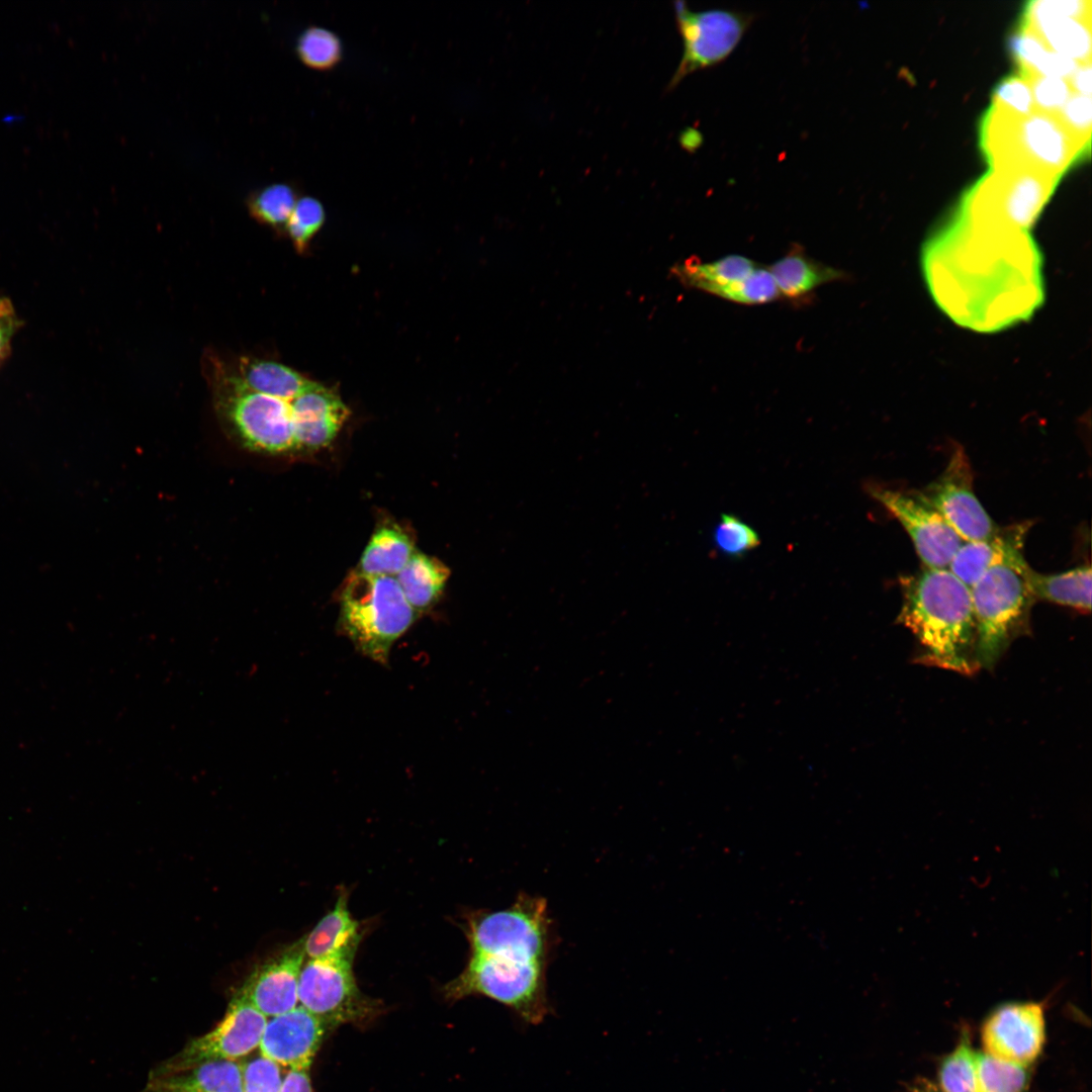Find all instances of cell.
Here are the masks:
<instances>
[{
    "label": "cell",
    "instance_id": "1",
    "mask_svg": "<svg viewBox=\"0 0 1092 1092\" xmlns=\"http://www.w3.org/2000/svg\"><path fill=\"white\" fill-rule=\"evenodd\" d=\"M928 291L954 324L996 333L1044 300L1042 254L1029 232L976 222L956 210L923 245Z\"/></svg>",
    "mask_w": 1092,
    "mask_h": 1092
},
{
    "label": "cell",
    "instance_id": "2",
    "mask_svg": "<svg viewBox=\"0 0 1092 1092\" xmlns=\"http://www.w3.org/2000/svg\"><path fill=\"white\" fill-rule=\"evenodd\" d=\"M468 938L470 960L447 995H483L528 1024L543 1022L551 1011L546 973L554 940L547 901L520 893L506 909L473 915Z\"/></svg>",
    "mask_w": 1092,
    "mask_h": 1092
},
{
    "label": "cell",
    "instance_id": "3",
    "mask_svg": "<svg viewBox=\"0 0 1092 1092\" xmlns=\"http://www.w3.org/2000/svg\"><path fill=\"white\" fill-rule=\"evenodd\" d=\"M898 622L917 639L920 659L944 669L972 673L977 663V625L970 588L947 568L902 576Z\"/></svg>",
    "mask_w": 1092,
    "mask_h": 1092
},
{
    "label": "cell",
    "instance_id": "4",
    "mask_svg": "<svg viewBox=\"0 0 1092 1092\" xmlns=\"http://www.w3.org/2000/svg\"><path fill=\"white\" fill-rule=\"evenodd\" d=\"M980 146L990 169L1039 172L1060 179L1090 152L1055 114L1013 115L991 104L980 124Z\"/></svg>",
    "mask_w": 1092,
    "mask_h": 1092
},
{
    "label": "cell",
    "instance_id": "5",
    "mask_svg": "<svg viewBox=\"0 0 1092 1092\" xmlns=\"http://www.w3.org/2000/svg\"><path fill=\"white\" fill-rule=\"evenodd\" d=\"M205 372L216 412L241 445L269 455L297 451L293 398L251 389L233 367L214 356H208Z\"/></svg>",
    "mask_w": 1092,
    "mask_h": 1092
},
{
    "label": "cell",
    "instance_id": "6",
    "mask_svg": "<svg viewBox=\"0 0 1092 1092\" xmlns=\"http://www.w3.org/2000/svg\"><path fill=\"white\" fill-rule=\"evenodd\" d=\"M418 617L393 576L357 570L341 590L340 631L359 653L381 665L388 663L394 643Z\"/></svg>",
    "mask_w": 1092,
    "mask_h": 1092
},
{
    "label": "cell",
    "instance_id": "7",
    "mask_svg": "<svg viewBox=\"0 0 1092 1092\" xmlns=\"http://www.w3.org/2000/svg\"><path fill=\"white\" fill-rule=\"evenodd\" d=\"M1025 559L997 565L970 587L977 625L978 666L992 667L1011 642L1028 631L1035 601Z\"/></svg>",
    "mask_w": 1092,
    "mask_h": 1092
},
{
    "label": "cell",
    "instance_id": "8",
    "mask_svg": "<svg viewBox=\"0 0 1092 1092\" xmlns=\"http://www.w3.org/2000/svg\"><path fill=\"white\" fill-rule=\"evenodd\" d=\"M1059 180L1029 170L990 169L954 210L973 221L1029 232Z\"/></svg>",
    "mask_w": 1092,
    "mask_h": 1092
},
{
    "label": "cell",
    "instance_id": "9",
    "mask_svg": "<svg viewBox=\"0 0 1092 1092\" xmlns=\"http://www.w3.org/2000/svg\"><path fill=\"white\" fill-rule=\"evenodd\" d=\"M673 7L684 53L668 83V90L689 74L725 60L755 17L751 12L730 8L693 11L685 1L679 0L673 2Z\"/></svg>",
    "mask_w": 1092,
    "mask_h": 1092
},
{
    "label": "cell",
    "instance_id": "10",
    "mask_svg": "<svg viewBox=\"0 0 1092 1092\" xmlns=\"http://www.w3.org/2000/svg\"><path fill=\"white\" fill-rule=\"evenodd\" d=\"M866 490L902 525L925 567H948L964 541L920 490L874 481L866 484Z\"/></svg>",
    "mask_w": 1092,
    "mask_h": 1092
},
{
    "label": "cell",
    "instance_id": "11",
    "mask_svg": "<svg viewBox=\"0 0 1092 1092\" xmlns=\"http://www.w3.org/2000/svg\"><path fill=\"white\" fill-rule=\"evenodd\" d=\"M266 1022L267 1017L239 992L212 1030L189 1041L153 1073L177 1072L209 1061L243 1059L259 1048Z\"/></svg>",
    "mask_w": 1092,
    "mask_h": 1092
},
{
    "label": "cell",
    "instance_id": "12",
    "mask_svg": "<svg viewBox=\"0 0 1092 1092\" xmlns=\"http://www.w3.org/2000/svg\"><path fill=\"white\" fill-rule=\"evenodd\" d=\"M352 960L309 959L298 980L300 1006L320 1018L326 1027L363 1016L368 1002L360 993Z\"/></svg>",
    "mask_w": 1092,
    "mask_h": 1092
},
{
    "label": "cell",
    "instance_id": "13",
    "mask_svg": "<svg viewBox=\"0 0 1092 1092\" xmlns=\"http://www.w3.org/2000/svg\"><path fill=\"white\" fill-rule=\"evenodd\" d=\"M920 492L964 542L988 539L998 530L975 494L971 463L961 446L938 477Z\"/></svg>",
    "mask_w": 1092,
    "mask_h": 1092
},
{
    "label": "cell",
    "instance_id": "14",
    "mask_svg": "<svg viewBox=\"0 0 1092 1092\" xmlns=\"http://www.w3.org/2000/svg\"><path fill=\"white\" fill-rule=\"evenodd\" d=\"M986 1054L1021 1067L1039 1056L1045 1038L1043 1005L1037 1002L1006 1003L996 1008L981 1030Z\"/></svg>",
    "mask_w": 1092,
    "mask_h": 1092
},
{
    "label": "cell",
    "instance_id": "15",
    "mask_svg": "<svg viewBox=\"0 0 1092 1092\" xmlns=\"http://www.w3.org/2000/svg\"><path fill=\"white\" fill-rule=\"evenodd\" d=\"M326 1025L302 1006L267 1020L259 1044L260 1055L289 1069H309Z\"/></svg>",
    "mask_w": 1092,
    "mask_h": 1092
},
{
    "label": "cell",
    "instance_id": "16",
    "mask_svg": "<svg viewBox=\"0 0 1092 1092\" xmlns=\"http://www.w3.org/2000/svg\"><path fill=\"white\" fill-rule=\"evenodd\" d=\"M304 938L260 966L240 993L267 1018L297 1006L298 980L305 956Z\"/></svg>",
    "mask_w": 1092,
    "mask_h": 1092
},
{
    "label": "cell",
    "instance_id": "17",
    "mask_svg": "<svg viewBox=\"0 0 1092 1092\" xmlns=\"http://www.w3.org/2000/svg\"><path fill=\"white\" fill-rule=\"evenodd\" d=\"M297 450H316L329 445L349 416V410L332 389L310 381L292 401Z\"/></svg>",
    "mask_w": 1092,
    "mask_h": 1092
},
{
    "label": "cell",
    "instance_id": "18",
    "mask_svg": "<svg viewBox=\"0 0 1092 1092\" xmlns=\"http://www.w3.org/2000/svg\"><path fill=\"white\" fill-rule=\"evenodd\" d=\"M1029 528V522H1024L998 528L988 539L964 542L947 569L970 588L989 569L1024 559L1022 549Z\"/></svg>",
    "mask_w": 1092,
    "mask_h": 1092
},
{
    "label": "cell",
    "instance_id": "19",
    "mask_svg": "<svg viewBox=\"0 0 1092 1092\" xmlns=\"http://www.w3.org/2000/svg\"><path fill=\"white\" fill-rule=\"evenodd\" d=\"M767 268L781 298L798 304L808 303L820 286L848 278L842 269L810 257L799 245H793Z\"/></svg>",
    "mask_w": 1092,
    "mask_h": 1092
},
{
    "label": "cell",
    "instance_id": "20",
    "mask_svg": "<svg viewBox=\"0 0 1092 1092\" xmlns=\"http://www.w3.org/2000/svg\"><path fill=\"white\" fill-rule=\"evenodd\" d=\"M144 1092H243L241 1065L209 1061L177 1072L153 1073Z\"/></svg>",
    "mask_w": 1092,
    "mask_h": 1092
},
{
    "label": "cell",
    "instance_id": "21",
    "mask_svg": "<svg viewBox=\"0 0 1092 1092\" xmlns=\"http://www.w3.org/2000/svg\"><path fill=\"white\" fill-rule=\"evenodd\" d=\"M347 899L346 892L341 891L333 910L304 938V952L309 959L354 960L360 934Z\"/></svg>",
    "mask_w": 1092,
    "mask_h": 1092
},
{
    "label": "cell",
    "instance_id": "22",
    "mask_svg": "<svg viewBox=\"0 0 1092 1092\" xmlns=\"http://www.w3.org/2000/svg\"><path fill=\"white\" fill-rule=\"evenodd\" d=\"M758 264L741 255H727L711 262L687 259L671 268V273L689 288L718 297L725 289L750 275Z\"/></svg>",
    "mask_w": 1092,
    "mask_h": 1092
},
{
    "label": "cell",
    "instance_id": "23",
    "mask_svg": "<svg viewBox=\"0 0 1092 1092\" xmlns=\"http://www.w3.org/2000/svg\"><path fill=\"white\" fill-rule=\"evenodd\" d=\"M449 575V568L439 559L415 551L395 578L410 605L421 615L440 600Z\"/></svg>",
    "mask_w": 1092,
    "mask_h": 1092
},
{
    "label": "cell",
    "instance_id": "24",
    "mask_svg": "<svg viewBox=\"0 0 1092 1092\" xmlns=\"http://www.w3.org/2000/svg\"><path fill=\"white\" fill-rule=\"evenodd\" d=\"M1026 579L1034 599L1071 607L1082 613L1091 610L1092 572L1089 564L1054 574L1038 573L1029 567Z\"/></svg>",
    "mask_w": 1092,
    "mask_h": 1092
},
{
    "label": "cell",
    "instance_id": "25",
    "mask_svg": "<svg viewBox=\"0 0 1092 1092\" xmlns=\"http://www.w3.org/2000/svg\"><path fill=\"white\" fill-rule=\"evenodd\" d=\"M414 553V542L408 534L396 525H383L366 545L358 571L395 577Z\"/></svg>",
    "mask_w": 1092,
    "mask_h": 1092
},
{
    "label": "cell",
    "instance_id": "26",
    "mask_svg": "<svg viewBox=\"0 0 1092 1092\" xmlns=\"http://www.w3.org/2000/svg\"><path fill=\"white\" fill-rule=\"evenodd\" d=\"M1021 26L1036 34L1052 51L1078 63L1090 62V23L1070 17L1022 20Z\"/></svg>",
    "mask_w": 1092,
    "mask_h": 1092
},
{
    "label": "cell",
    "instance_id": "27",
    "mask_svg": "<svg viewBox=\"0 0 1092 1092\" xmlns=\"http://www.w3.org/2000/svg\"><path fill=\"white\" fill-rule=\"evenodd\" d=\"M234 370L251 389L286 399L294 398L310 383L293 369L268 360L243 357Z\"/></svg>",
    "mask_w": 1092,
    "mask_h": 1092
},
{
    "label": "cell",
    "instance_id": "28",
    "mask_svg": "<svg viewBox=\"0 0 1092 1092\" xmlns=\"http://www.w3.org/2000/svg\"><path fill=\"white\" fill-rule=\"evenodd\" d=\"M976 1092H1022L1027 1083L1024 1067L975 1053Z\"/></svg>",
    "mask_w": 1092,
    "mask_h": 1092
},
{
    "label": "cell",
    "instance_id": "29",
    "mask_svg": "<svg viewBox=\"0 0 1092 1092\" xmlns=\"http://www.w3.org/2000/svg\"><path fill=\"white\" fill-rule=\"evenodd\" d=\"M296 201L293 187L276 183L253 192L248 205L253 217L262 223L278 228L286 225Z\"/></svg>",
    "mask_w": 1092,
    "mask_h": 1092
},
{
    "label": "cell",
    "instance_id": "30",
    "mask_svg": "<svg viewBox=\"0 0 1092 1092\" xmlns=\"http://www.w3.org/2000/svg\"><path fill=\"white\" fill-rule=\"evenodd\" d=\"M975 1053L964 1036L943 1059L938 1071L942 1092H976Z\"/></svg>",
    "mask_w": 1092,
    "mask_h": 1092
},
{
    "label": "cell",
    "instance_id": "31",
    "mask_svg": "<svg viewBox=\"0 0 1092 1092\" xmlns=\"http://www.w3.org/2000/svg\"><path fill=\"white\" fill-rule=\"evenodd\" d=\"M296 51L300 60L316 70H329L341 59L342 46L339 37L322 27H309L298 37Z\"/></svg>",
    "mask_w": 1092,
    "mask_h": 1092
},
{
    "label": "cell",
    "instance_id": "32",
    "mask_svg": "<svg viewBox=\"0 0 1092 1092\" xmlns=\"http://www.w3.org/2000/svg\"><path fill=\"white\" fill-rule=\"evenodd\" d=\"M713 539L717 550L731 558H740L760 544L755 530L730 514L721 515Z\"/></svg>",
    "mask_w": 1092,
    "mask_h": 1092
},
{
    "label": "cell",
    "instance_id": "33",
    "mask_svg": "<svg viewBox=\"0 0 1092 1092\" xmlns=\"http://www.w3.org/2000/svg\"><path fill=\"white\" fill-rule=\"evenodd\" d=\"M718 297L745 305L764 304L781 298L768 268L759 265L745 279L727 288Z\"/></svg>",
    "mask_w": 1092,
    "mask_h": 1092
},
{
    "label": "cell",
    "instance_id": "34",
    "mask_svg": "<svg viewBox=\"0 0 1092 1092\" xmlns=\"http://www.w3.org/2000/svg\"><path fill=\"white\" fill-rule=\"evenodd\" d=\"M992 105L1013 115L1032 113L1035 107L1027 79L1019 73L1004 78L994 89Z\"/></svg>",
    "mask_w": 1092,
    "mask_h": 1092
},
{
    "label": "cell",
    "instance_id": "35",
    "mask_svg": "<svg viewBox=\"0 0 1092 1092\" xmlns=\"http://www.w3.org/2000/svg\"><path fill=\"white\" fill-rule=\"evenodd\" d=\"M324 219L325 211L320 201L312 197H302L296 201L285 228L299 251L320 230Z\"/></svg>",
    "mask_w": 1092,
    "mask_h": 1092
},
{
    "label": "cell",
    "instance_id": "36",
    "mask_svg": "<svg viewBox=\"0 0 1092 1092\" xmlns=\"http://www.w3.org/2000/svg\"><path fill=\"white\" fill-rule=\"evenodd\" d=\"M240 1065L243 1092H279L283 1077L278 1064L258 1055Z\"/></svg>",
    "mask_w": 1092,
    "mask_h": 1092
},
{
    "label": "cell",
    "instance_id": "37",
    "mask_svg": "<svg viewBox=\"0 0 1092 1092\" xmlns=\"http://www.w3.org/2000/svg\"><path fill=\"white\" fill-rule=\"evenodd\" d=\"M1025 78L1029 82L1034 107L1038 111L1055 114L1073 94L1066 79L1039 75Z\"/></svg>",
    "mask_w": 1092,
    "mask_h": 1092
},
{
    "label": "cell",
    "instance_id": "38",
    "mask_svg": "<svg viewBox=\"0 0 1092 1092\" xmlns=\"http://www.w3.org/2000/svg\"><path fill=\"white\" fill-rule=\"evenodd\" d=\"M1070 17L1090 23L1091 2L1082 0H1036L1026 3L1022 20Z\"/></svg>",
    "mask_w": 1092,
    "mask_h": 1092
},
{
    "label": "cell",
    "instance_id": "39",
    "mask_svg": "<svg viewBox=\"0 0 1092 1092\" xmlns=\"http://www.w3.org/2000/svg\"><path fill=\"white\" fill-rule=\"evenodd\" d=\"M1009 49L1017 63L1019 74L1027 77L1033 71L1049 48L1029 29L1020 26L1009 39Z\"/></svg>",
    "mask_w": 1092,
    "mask_h": 1092
},
{
    "label": "cell",
    "instance_id": "40",
    "mask_svg": "<svg viewBox=\"0 0 1092 1092\" xmlns=\"http://www.w3.org/2000/svg\"><path fill=\"white\" fill-rule=\"evenodd\" d=\"M1055 115L1072 134L1084 142L1090 143L1092 122L1091 96L1073 93Z\"/></svg>",
    "mask_w": 1092,
    "mask_h": 1092
},
{
    "label": "cell",
    "instance_id": "41",
    "mask_svg": "<svg viewBox=\"0 0 1092 1092\" xmlns=\"http://www.w3.org/2000/svg\"><path fill=\"white\" fill-rule=\"evenodd\" d=\"M1079 64L1077 61L1049 49L1035 67L1032 75L1068 80Z\"/></svg>",
    "mask_w": 1092,
    "mask_h": 1092
},
{
    "label": "cell",
    "instance_id": "42",
    "mask_svg": "<svg viewBox=\"0 0 1092 1092\" xmlns=\"http://www.w3.org/2000/svg\"><path fill=\"white\" fill-rule=\"evenodd\" d=\"M18 320L11 301L0 298V363L7 357Z\"/></svg>",
    "mask_w": 1092,
    "mask_h": 1092
},
{
    "label": "cell",
    "instance_id": "43",
    "mask_svg": "<svg viewBox=\"0 0 1092 1092\" xmlns=\"http://www.w3.org/2000/svg\"><path fill=\"white\" fill-rule=\"evenodd\" d=\"M279 1092H312L308 1069H289Z\"/></svg>",
    "mask_w": 1092,
    "mask_h": 1092
},
{
    "label": "cell",
    "instance_id": "44",
    "mask_svg": "<svg viewBox=\"0 0 1092 1092\" xmlns=\"http://www.w3.org/2000/svg\"><path fill=\"white\" fill-rule=\"evenodd\" d=\"M1068 80L1073 93L1091 96L1092 70L1091 62L1080 63Z\"/></svg>",
    "mask_w": 1092,
    "mask_h": 1092
},
{
    "label": "cell",
    "instance_id": "45",
    "mask_svg": "<svg viewBox=\"0 0 1092 1092\" xmlns=\"http://www.w3.org/2000/svg\"><path fill=\"white\" fill-rule=\"evenodd\" d=\"M922 1092H929V1091H926V1090H925V1091H922ZM930 1092H933V1091H930Z\"/></svg>",
    "mask_w": 1092,
    "mask_h": 1092
}]
</instances>
